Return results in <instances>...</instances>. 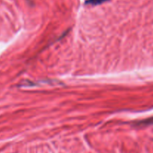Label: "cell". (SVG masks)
<instances>
[{"label": "cell", "mask_w": 153, "mask_h": 153, "mask_svg": "<svg viewBox=\"0 0 153 153\" xmlns=\"http://www.w3.org/2000/svg\"><path fill=\"white\" fill-rule=\"evenodd\" d=\"M106 1H108V0H87V2H86V3L93 5H99V4L103 3V2H106Z\"/></svg>", "instance_id": "cell-1"}]
</instances>
